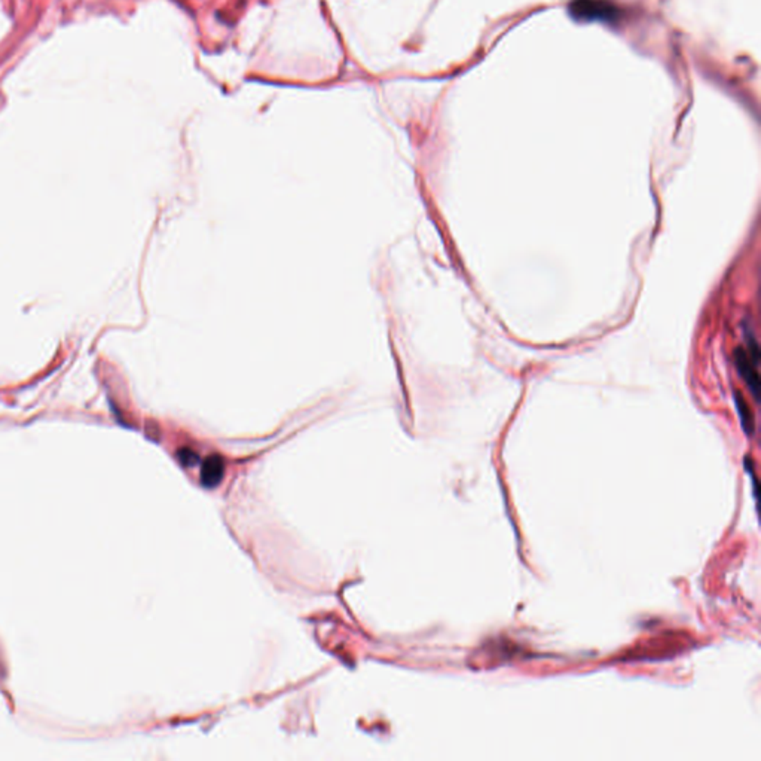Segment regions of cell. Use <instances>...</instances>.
Segmentation results:
<instances>
[{
  "label": "cell",
  "mask_w": 761,
  "mask_h": 761,
  "mask_svg": "<svg viewBox=\"0 0 761 761\" xmlns=\"http://www.w3.org/2000/svg\"><path fill=\"white\" fill-rule=\"evenodd\" d=\"M690 642V637L685 633L664 632L633 647L625 656V660H664L689 650Z\"/></svg>",
  "instance_id": "1"
},
{
  "label": "cell",
  "mask_w": 761,
  "mask_h": 761,
  "mask_svg": "<svg viewBox=\"0 0 761 761\" xmlns=\"http://www.w3.org/2000/svg\"><path fill=\"white\" fill-rule=\"evenodd\" d=\"M568 15L576 23L619 26L625 18V9L612 0H571Z\"/></svg>",
  "instance_id": "2"
},
{
  "label": "cell",
  "mask_w": 761,
  "mask_h": 761,
  "mask_svg": "<svg viewBox=\"0 0 761 761\" xmlns=\"http://www.w3.org/2000/svg\"><path fill=\"white\" fill-rule=\"evenodd\" d=\"M735 362H736V369L739 371V374H741L748 388L751 390L754 399L758 401L760 400V376L757 371L758 363H755L751 358V356H749L745 350H742V348H737L736 350Z\"/></svg>",
  "instance_id": "3"
},
{
  "label": "cell",
  "mask_w": 761,
  "mask_h": 761,
  "mask_svg": "<svg viewBox=\"0 0 761 761\" xmlns=\"http://www.w3.org/2000/svg\"><path fill=\"white\" fill-rule=\"evenodd\" d=\"M225 474V461L220 455L207 457L203 464H201L199 470V480L206 488H216V486L221 482Z\"/></svg>",
  "instance_id": "4"
},
{
  "label": "cell",
  "mask_w": 761,
  "mask_h": 761,
  "mask_svg": "<svg viewBox=\"0 0 761 761\" xmlns=\"http://www.w3.org/2000/svg\"><path fill=\"white\" fill-rule=\"evenodd\" d=\"M733 397H735V403H736V409H737V415H739V418H741L742 428L745 430V433L748 436H753L754 430H755V419H754L753 410H751V408H749V405L746 403V400L744 399L741 391H735Z\"/></svg>",
  "instance_id": "5"
},
{
  "label": "cell",
  "mask_w": 761,
  "mask_h": 761,
  "mask_svg": "<svg viewBox=\"0 0 761 761\" xmlns=\"http://www.w3.org/2000/svg\"><path fill=\"white\" fill-rule=\"evenodd\" d=\"M177 458L181 460L182 466L192 467V466H195V464L198 462V453H196L195 451H192V449H189V448H183V449L178 451Z\"/></svg>",
  "instance_id": "6"
}]
</instances>
